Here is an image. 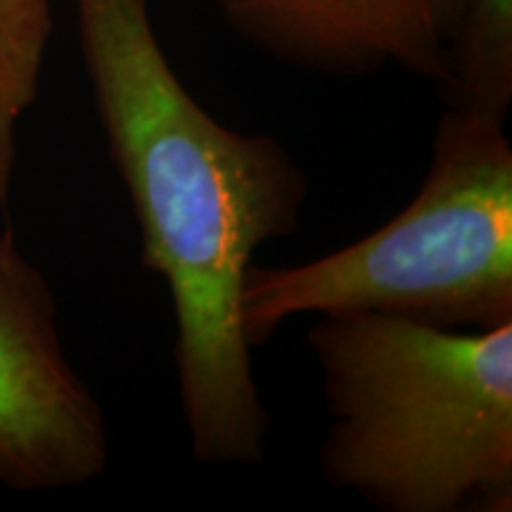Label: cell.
<instances>
[{
  "mask_svg": "<svg viewBox=\"0 0 512 512\" xmlns=\"http://www.w3.org/2000/svg\"><path fill=\"white\" fill-rule=\"evenodd\" d=\"M107 152L140 230V264L169 287L178 403L192 458L261 465L268 413L240 328L261 247L290 238L309 178L271 136L211 117L171 67L150 0H74Z\"/></svg>",
  "mask_w": 512,
  "mask_h": 512,
  "instance_id": "6da1fadb",
  "label": "cell"
},
{
  "mask_svg": "<svg viewBox=\"0 0 512 512\" xmlns=\"http://www.w3.org/2000/svg\"><path fill=\"white\" fill-rule=\"evenodd\" d=\"M316 318L306 339L332 489L382 512L512 510V320L456 330L384 313Z\"/></svg>",
  "mask_w": 512,
  "mask_h": 512,
  "instance_id": "7a4b0ae2",
  "label": "cell"
},
{
  "mask_svg": "<svg viewBox=\"0 0 512 512\" xmlns=\"http://www.w3.org/2000/svg\"><path fill=\"white\" fill-rule=\"evenodd\" d=\"M384 313L437 328L512 320V145L505 121L446 107L420 190L366 238L297 266L252 264L240 328L259 347L287 320Z\"/></svg>",
  "mask_w": 512,
  "mask_h": 512,
  "instance_id": "3957f363",
  "label": "cell"
},
{
  "mask_svg": "<svg viewBox=\"0 0 512 512\" xmlns=\"http://www.w3.org/2000/svg\"><path fill=\"white\" fill-rule=\"evenodd\" d=\"M110 465L102 406L64 351L46 275L0 228V484L60 491Z\"/></svg>",
  "mask_w": 512,
  "mask_h": 512,
  "instance_id": "277c9868",
  "label": "cell"
},
{
  "mask_svg": "<svg viewBox=\"0 0 512 512\" xmlns=\"http://www.w3.org/2000/svg\"><path fill=\"white\" fill-rule=\"evenodd\" d=\"M235 34L266 55L328 76L396 67L444 83L467 0H214Z\"/></svg>",
  "mask_w": 512,
  "mask_h": 512,
  "instance_id": "5b68a950",
  "label": "cell"
},
{
  "mask_svg": "<svg viewBox=\"0 0 512 512\" xmlns=\"http://www.w3.org/2000/svg\"><path fill=\"white\" fill-rule=\"evenodd\" d=\"M446 107L508 121L512 107V0H467L448 48Z\"/></svg>",
  "mask_w": 512,
  "mask_h": 512,
  "instance_id": "8992f818",
  "label": "cell"
},
{
  "mask_svg": "<svg viewBox=\"0 0 512 512\" xmlns=\"http://www.w3.org/2000/svg\"><path fill=\"white\" fill-rule=\"evenodd\" d=\"M50 34V0H0V188L8 197L17 164V128L38 98Z\"/></svg>",
  "mask_w": 512,
  "mask_h": 512,
  "instance_id": "52a82bcc",
  "label": "cell"
},
{
  "mask_svg": "<svg viewBox=\"0 0 512 512\" xmlns=\"http://www.w3.org/2000/svg\"><path fill=\"white\" fill-rule=\"evenodd\" d=\"M8 200L10 197L5 195L3 188H0V228H3V211H5V207H8Z\"/></svg>",
  "mask_w": 512,
  "mask_h": 512,
  "instance_id": "ba28073f",
  "label": "cell"
}]
</instances>
